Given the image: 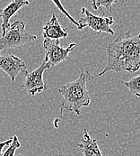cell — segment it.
Returning a JSON list of instances; mask_svg holds the SVG:
<instances>
[{"label":"cell","instance_id":"e0dca14e","mask_svg":"<svg viewBox=\"0 0 140 156\" xmlns=\"http://www.w3.org/2000/svg\"><path fill=\"white\" fill-rule=\"evenodd\" d=\"M18 156H23V155H18Z\"/></svg>","mask_w":140,"mask_h":156},{"label":"cell","instance_id":"7a4b0ae2","mask_svg":"<svg viewBox=\"0 0 140 156\" xmlns=\"http://www.w3.org/2000/svg\"><path fill=\"white\" fill-rule=\"evenodd\" d=\"M93 79L89 70L81 69L79 78L75 81L61 86L58 92L62 95L63 99L59 105L60 115L64 111L74 112L77 115H81V109L88 107L91 103V98L87 89V80Z\"/></svg>","mask_w":140,"mask_h":156},{"label":"cell","instance_id":"8fae6325","mask_svg":"<svg viewBox=\"0 0 140 156\" xmlns=\"http://www.w3.org/2000/svg\"><path fill=\"white\" fill-rule=\"evenodd\" d=\"M121 83L129 89L133 95L140 98V75L133 77L127 81H122Z\"/></svg>","mask_w":140,"mask_h":156},{"label":"cell","instance_id":"5bb4252c","mask_svg":"<svg viewBox=\"0 0 140 156\" xmlns=\"http://www.w3.org/2000/svg\"><path fill=\"white\" fill-rule=\"evenodd\" d=\"M53 3H54V4L56 5V6H57V7H58V8L60 11H61V13H62V14H64V15H65V16H67L68 19H69L70 22L72 23H74V24H75V25L77 28L79 27V23H78V21H75V19H74V18H73L71 16H70L69 13H68V11H67V10H66L64 7H63V5H61V3H60L59 1H53Z\"/></svg>","mask_w":140,"mask_h":156},{"label":"cell","instance_id":"9c48e42d","mask_svg":"<svg viewBox=\"0 0 140 156\" xmlns=\"http://www.w3.org/2000/svg\"><path fill=\"white\" fill-rule=\"evenodd\" d=\"M42 34L44 39L48 40H58L67 38L68 36V29H64L58 23L55 15H52L50 20L43 26Z\"/></svg>","mask_w":140,"mask_h":156},{"label":"cell","instance_id":"5b68a950","mask_svg":"<svg viewBox=\"0 0 140 156\" xmlns=\"http://www.w3.org/2000/svg\"><path fill=\"white\" fill-rule=\"evenodd\" d=\"M76 44H70L67 48L60 46V41L58 40H48L44 39L43 48L45 49L44 61L48 62L51 67L56 66L63 62L71 61L69 58L70 51L75 47Z\"/></svg>","mask_w":140,"mask_h":156},{"label":"cell","instance_id":"6da1fadb","mask_svg":"<svg viewBox=\"0 0 140 156\" xmlns=\"http://www.w3.org/2000/svg\"><path fill=\"white\" fill-rule=\"evenodd\" d=\"M108 62L102 72L93 76L101 77L109 71L137 72L140 69V34L126 32L109 44L106 48Z\"/></svg>","mask_w":140,"mask_h":156},{"label":"cell","instance_id":"30bf717a","mask_svg":"<svg viewBox=\"0 0 140 156\" xmlns=\"http://www.w3.org/2000/svg\"><path fill=\"white\" fill-rule=\"evenodd\" d=\"M76 152H81L84 156H105L101 151L96 139H93L86 129L84 130L83 139L78 144Z\"/></svg>","mask_w":140,"mask_h":156},{"label":"cell","instance_id":"8992f818","mask_svg":"<svg viewBox=\"0 0 140 156\" xmlns=\"http://www.w3.org/2000/svg\"><path fill=\"white\" fill-rule=\"evenodd\" d=\"M50 68L51 65L46 61H43L36 69L30 72L28 71L25 74V79L22 85L23 90L31 96H35L43 90H46L48 86L43 80V73Z\"/></svg>","mask_w":140,"mask_h":156},{"label":"cell","instance_id":"277c9868","mask_svg":"<svg viewBox=\"0 0 140 156\" xmlns=\"http://www.w3.org/2000/svg\"><path fill=\"white\" fill-rule=\"evenodd\" d=\"M81 13L84 15V17L78 20V30H83L85 27H89L97 34L105 33L113 35L115 34V32L112 29V25L114 23V19L112 16H95L85 7H82Z\"/></svg>","mask_w":140,"mask_h":156},{"label":"cell","instance_id":"52a82bcc","mask_svg":"<svg viewBox=\"0 0 140 156\" xmlns=\"http://www.w3.org/2000/svg\"><path fill=\"white\" fill-rule=\"evenodd\" d=\"M0 69L10 77L12 82H15L20 72H28L26 63L13 54L0 55Z\"/></svg>","mask_w":140,"mask_h":156},{"label":"cell","instance_id":"4fadbf2b","mask_svg":"<svg viewBox=\"0 0 140 156\" xmlns=\"http://www.w3.org/2000/svg\"><path fill=\"white\" fill-rule=\"evenodd\" d=\"M21 143L20 141L18 140V137L16 135L13 136V142L12 144L8 146V148L6 149V151L3 154L2 156H15V151L21 147Z\"/></svg>","mask_w":140,"mask_h":156},{"label":"cell","instance_id":"ba28073f","mask_svg":"<svg viewBox=\"0 0 140 156\" xmlns=\"http://www.w3.org/2000/svg\"><path fill=\"white\" fill-rule=\"evenodd\" d=\"M26 5H30V2L27 0H15L5 7L0 9V18L2 19V24H1L2 35H4L6 30L10 27L11 24L9 23V21L11 17L14 15H15L22 7Z\"/></svg>","mask_w":140,"mask_h":156},{"label":"cell","instance_id":"2e32d148","mask_svg":"<svg viewBox=\"0 0 140 156\" xmlns=\"http://www.w3.org/2000/svg\"><path fill=\"white\" fill-rule=\"evenodd\" d=\"M58 156H64V155H63V154H58Z\"/></svg>","mask_w":140,"mask_h":156},{"label":"cell","instance_id":"9a60e30c","mask_svg":"<svg viewBox=\"0 0 140 156\" xmlns=\"http://www.w3.org/2000/svg\"><path fill=\"white\" fill-rule=\"evenodd\" d=\"M12 142H13V137L10 138V139H8V140H6V141H5V142L0 143V156L3 155V149H4L6 145H10V144H12Z\"/></svg>","mask_w":140,"mask_h":156},{"label":"cell","instance_id":"7c38bea8","mask_svg":"<svg viewBox=\"0 0 140 156\" xmlns=\"http://www.w3.org/2000/svg\"><path fill=\"white\" fill-rule=\"evenodd\" d=\"M117 1H100V0H94L92 2V6L94 10H101L102 13H105L107 11H112V5L116 4Z\"/></svg>","mask_w":140,"mask_h":156},{"label":"cell","instance_id":"3957f363","mask_svg":"<svg viewBox=\"0 0 140 156\" xmlns=\"http://www.w3.org/2000/svg\"><path fill=\"white\" fill-rule=\"evenodd\" d=\"M37 36L30 34L25 29L23 21H15L6 30L5 34L0 38V53L6 49H19L27 43H33Z\"/></svg>","mask_w":140,"mask_h":156}]
</instances>
